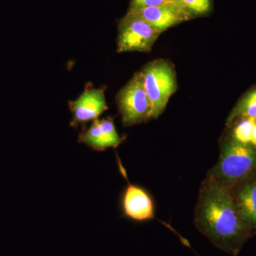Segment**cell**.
I'll return each instance as SVG.
<instances>
[{"label": "cell", "mask_w": 256, "mask_h": 256, "mask_svg": "<svg viewBox=\"0 0 256 256\" xmlns=\"http://www.w3.org/2000/svg\"><path fill=\"white\" fill-rule=\"evenodd\" d=\"M122 207L126 216L136 222L154 218V204L146 190L129 184L124 190Z\"/></svg>", "instance_id": "obj_9"}, {"label": "cell", "mask_w": 256, "mask_h": 256, "mask_svg": "<svg viewBox=\"0 0 256 256\" xmlns=\"http://www.w3.org/2000/svg\"><path fill=\"white\" fill-rule=\"evenodd\" d=\"M237 117L256 118V90L249 92L240 100L230 114L228 122Z\"/></svg>", "instance_id": "obj_11"}, {"label": "cell", "mask_w": 256, "mask_h": 256, "mask_svg": "<svg viewBox=\"0 0 256 256\" xmlns=\"http://www.w3.org/2000/svg\"><path fill=\"white\" fill-rule=\"evenodd\" d=\"M236 204L244 223L256 230V180L244 185L237 193Z\"/></svg>", "instance_id": "obj_10"}, {"label": "cell", "mask_w": 256, "mask_h": 256, "mask_svg": "<svg viewBox=\"0 0 256 256\" xmlns=\"http://www.w3.org/2000/svg\"><path fill=\"white\" fill-rule=\"evenodd\" d=\"M122 142V138L117 132L114 120L110 118L96 120L88 129L78 136L79 143H84L95 151L117 148Z\"/></svg>", "instance_id": "obj_8"}, {"label": "cell", "mask_w": 256, "mask_h": 256, "mask_svg": "<svg viewBox=\"0 0 256 256\" xmlns=\"http://www.w3.org/2000/svg\"><path fill=\"white\" fill-rule=\"evenodd\" d=\"M255 119L252 118H242V120L234 130L235 140L244 144L252 142V131L256 126Z\"/></svg>", "instance_id": "obj_12"}, {"label": "cell", "mask_w": 256, "mask_h": 256, "mask_svg": "<svg viewBox=\"0 0 256 256\" xmlns=\"http://www.w3.org/2000/svg\"><path fill=\"white\" fill-rule=\"evenodd\" d=\"M168 4H175V3L172 0H131L130 6L144 8V6H159V5Z\"/></svg>", "instance_id": "obj_14"}, {"label": "cell", "mask_w": 256, "mask_h": 256, "mask_svg": "<svg viewBox=\"0 0 256 256\" xmlns=\"http://www.w3.org/2000/svg\"><path fill=\"white\" fill-rule=\"evenodd\" d=\"M127 14L144 20L161 33L193 18L186 10L176 4L144 8L130 6Z\"/></svg>", "instance_id": "obj_6"}, {"label": "cell", "mask_w": 256, "mask_h": 256, "mask_svg": "<svg viewBox=\"0 0 256 256\" xmlns=\"http://www.w3.org/2000/svg\"><path fill=\"white\" fill-rule=\"evenodd\" d=\"M172 1L175 3V4H178V6H181V0H172Z\"/></svg>", "instance_id": "obj_16"}, {"label": "cell", "mask_w": 256, "mask_h": 256, "mask_svg": "<svg viewBox=\"0 0 256 256\" xmlns=\"http://www.w3.org/2000/svg\"><path fill=\"white\" fill-rule=\"evenodd\" d=\"M195 224L216 246L233 256L252 235L228 186L210 178L198 198Z\"/></svg>", "instance_id": "obj_1"}, {"label": "cell", "mask_w": 256, "mask_h": 256, "mask_svg": "<svg viewBox=\"0 0 256 256\" xmlns=\"http://www.w3.org/2000/svg\"><path fill=\"white\" fill-rule=\"evenodd\" d=\"M181 6L193 15L206 14L212 8L210 0H181Z\"/></svg>", "instance_id": "obj_13"}, {"label": "cell", "mask_w": 256, "mask_h": 256, "mask_svg": "<svg viewBox=\"0 0 256 256\" xmlns=\"http://www.w3.org/2000/svg\"><path fill=\"white\" fill-rule=\"evenodd\" d=\"M72 118L70 126L76 127L96 120L108 108L106 104L105 94L102 89H86L78 98L68 102Z\"/></svg>", "instance_id": "obj_7"}, {"label": "cell", "mask_w": 256, "mask_h": 256, "mask_svg": "<svg viewBox=\"0 0 256 256\" xmlns=\"http://www.w3.org/2000/svg\"><path fill=\"white\" fill-rule=\"evenodd\" d=\"M255 122H256V118L255 119Z\"/></svg>", "instance_id": "obj_17"}, {"label": "cell", "mask_w": 256, "mask_h": 256, "mask_svg": "<svg viewBox=\"0 0 256 256\" xmlns=\"http://www.w3.org/2000/svg\"><path fill=\"white\" fill-rule=\"evenodd\" d=\"M118 107L124 126L141 124L150 118L152 105L141 72L133 76L117 96Z\"/></svg>", "instance_id": "obj_4"}, {"label": "cell", "mask_w": 256, "mask_h": 256, "mask_svg": "<svg viewBox=\"0 0 256 256\" xmlns=\"http://www.w3.org/2000/svg\"><path fill=\"white\" fill-rule=\"evenodd\" d=\"M252 143L254 146H256V124L254 127V131H252Z\"/></svg>", "instance_id": "obj_15"}, {"label": "cell", "mask_w": 256, "mask_h": 256, "mask_svg": "<svg viewBox=\"0 0 256 256\" xmlns=\"http://www.w3.org/2000/svg\"><path fill=\"white\" fill-rule=\"evenodd\" d=\"M146 94L150 100V118H156L164 110L176 89V76L170 62L158 60L146 64L141 70Z\"/></svg>", "instance_id": "obj_3"}, {"label": "cell", "mask_w": 256, "mask_h": 256, "mask_svg": "<svg viewBox=\"0 0 256 256\" xmlns=\"http://www.w3.org/2000/svg\"><path fill=\"white\" fill-rule=\"evenodd\" d=\"M160 34L144 20L126 14L119 23L118 52H150Z\"/></svg>", "instance_id": "obj_5"}, {"label": "cell", "mask_w": 256, "mask_h": 256, "mask_svg": "<svg viewBox=\"0 0 256 256\" xmlns=\"http://www.w3.org/2000/svg\"><path fill=\"white\" fill-rule=\"evenodd\" d=\"M256 170V149L234 140L226 144L210 178L228 186L245 180Z\"/></svg>", "instance_id": "obj_2"}]
</instances>
